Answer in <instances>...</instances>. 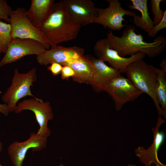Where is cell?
<instances>
[{
    "mask_svg": "<svg viewBox=\"0 0 166 166\" xmlns=\"http://www.w3.org/2000/svg\"><path fill=\"white\" fill-rule=\"evenodd\" d=\"M81 27L70 16L63 0H61L54 3L39 28L50 47L75 39Z\"/></svg>",
    "mask_w": 166,
    "mask_h": 166,
    "instance_id": "1",
    "label": "cell"
},
{
    "mask_svg": "<svg viewBox=\"0 0 166 166\" xmlns=\"http://www.w3.org/2000/svg\"><path fill=\"white\" fill-rule=\"evenodd\" d=\"M135 27L127 25L123 30L121 37L114 35L112 30L107 34V38L112 48L121 57L132 56L138 52H141L150 58L155 57L161 54L166 46V38L159 35L151 42H146L143 36L135 32Z\"/></svg>",
    "mask_w": 166,
    "mask_h": 166,
    "instance_id": "2",
    "label": "cell"
},
{
    "mask_svg": "<svg viewBox=\"0 0 166 166\" xmlns=\"http://www.w3.org/2000/svg\"><path fill=\"white\" fill-rule=\"evenodd\" d=\"M124 73L138 89L143 93H146L152 99L159 116H163V110L156 96L158 77L156 68L148 64L143 59L130 64Z\"/></svg>",
    "mask_w": 166,
    "mask_h": 166,
    "instance_id": "3",
    "label": "cell"
},
{
    "mask_svg": "<svg viewBox=\"0 0 166 166\" xmlns=\"http://www.w3.org/2000/svg\"><path fill=\"white\" fill-rule=\"evenodd\" d=\"M36 79V69L35 67L24 73H20L17 68L15 69L11 85L2 97L9 113L14 111L17 103L21 99L26 96L35 97L31 93L30 87Z\"/></svg>",
    "mask_w": 166,
    "mask_h": 166,
    "instance_id": "4",
    "label": "cell"
},
{
    "mask_svg": "<svg viewBox=\"0 0 166 166\" xmlns=\"http://www.w3.org/2000/svg\"><path fill=\"white\" fill-rule=\"evenodd\" d=\"M26 10L23 7L13 10L10 16L12 39H30L37 41L48 50L50 48L39 29L34 26L28 18Z\"/></svg>",
    "mask_w": 166,
    "mask_h": 166,
    "instance_id": "5",
    "label": "cell"
},
{
    "mask_svg": "<svg viewBox=\"0 0 166 166\" xmlns=\"http://www.w3.org/2000/svg\"><path fill=\"white\" fill-rule=\"evenodd\" d=\"M93 50L97 58L104 62H108L111 67L121 73H124L130 64L143 59L146 55L143 53L138 52L128 57H121L112 48L107 38H101L96 41Z\"/></svg>",
    "mask_w": 166,
    "mask_h": 166,
    "instance_id": "6",
    "label": "cell"
},
{
    "mask_svg": "<svg viewBox=\"0 0 166 166\" xmlns=\"http://www.w3.org/2000/svg\"><path fill=\"white\" fill-rule=\"evenodd\" d=\"M29 110L34 114L36 120L40 128L37 133L41 136L47 138L50 135L51 131L48 127L47 123L52 120L53 115L50 103L36 97L25 99L18 103L14 111L19 113L22 111Z\"/></svg>",
    "mask_w": 166,
    "mask_h": 166,
    "instance_id": "7",
    "label": "cell"
},
{
    "mask_svg": "<svg viewBox=\"0 0 166 166\" xmlns=\"http://www.w3.org/2000/svg\"><path fill=\"white\" fill-rule=\"evenodd\" d=\"M104 91L112 97L115 109L118 111L121 109L124 104L134 101L143 93L128 78L122 75L110 80L105 86Z\"/></svg>",
    "mask_w": 166,
    "mask_h": 166,
    "instance_id": "8",
    "label": "cell"
},
{
    "mask_svg": "<svg viewBox=\"0 0 166 166\" xmlns=\"http://www.w3.org/2000/svg\"><path fill=\"white\" fill-rule=\"evenodd\" d=\"M39 42L30 39H12L0 61V68L29 55L41 54L46 50Z\"/></svg>",
    "mask_w": 166,
    "mask_h": 166,
    "instance_id": "9",
    "label": "cell"
},
{
    "mask_svg": "<svg viewBox=\"0 0 166 166\" xmlns=\"http://www.w3.org/2000/svg\"><path fill=\"white\" fill-rule=\"evenodd\" d=\"M108 6L105 8H97L98 15L94 23L108 28L111 30L120 31L127 25L123 24L126 21L124 15L133 17L136 14L134 12L123 9L118 0H108Z\"/></svg>",
    "mask_w": 166,
    "mask_h": 166,
    "instance_id": "10",
    "label": "cell"
},
{
    "mask_svg": "<svg viewBox=\"0 0 166 166\" xmlns=\"http://www.w3.org/2000/svg\"><path fill=\"white\" fill-rule=\"evenodd\" d=\"M47 140V138L32 132L27 140L11 143L8 147V153L13 165L22 166L28 151L31 149L33 151H41L46 147Z\"/></svg>",
    "mask_w": 166,
    "mask_h": 166,
    "instance_id": "11",
    "label": "cell"
},
{
    "mask_svg": "<svg viewBox=\"0 0 166 166\" xmlns=\"http://www.w3.org/2000/svg\"><path fill=\"white\" fill-rule=\"evenodd\" d=\"M165 122L163 118L159 116L156 126L152 129L154 139L151 146L146 149H145L143 146H139L135 149L136 156L139 157L141 162L145 166H151L152 163L154 164L156 166H166L160 161L158 157V150L165 138L164 132L159 131V128L161 125Z\"/></svg>",
    "mask_w": 166,
    "mask_h": 166,
    "instance_id": "12",
    "label": "cell"
},
{
    "mask_svg": "<svg viewBox=\"0 0 166 166\" xmlns=\"http://www.w3.org/2000/svg\"><path fill=\"white\" fill-rule=\"evenodd\" d=\"M50 48L43 53L37 55L36 60L40 65L46 66L56 62L62 65L70 60L84 56V49L77 46L65 47L56 45Z\"/></svg>",
    "mask_w": 166,
    "mask_h": 166,
    "instance_id": "13",
    "label": "cell"
},
{
    "mask_svg": "<svg viewBox=\"0 0 166 166\" xmlns=\"http://www.w3.org/2000/svg\"><path fill=\"white\" fill-rule=\"evenodd\" d=\"M71 17L81 26L93 23L97 8L89 0H63Z\"/></svg>",
    "mask_w": 166,
    "mask_h": 166,
    "instance_id": "14",
    "label": "cell"
},
{
    "mask_svg": "<svg viewBox=\"0 0 166 166\" xmlns=\"http://www.w3.org/2000/svg\"><path fill=\"white\" fill-rule=\"evenodd\" d=\"M88 57L91 62L93 68V73L90 84L96 91H104L105 86L110 80L121 75L119 71L108 66L99 59L93 57Z\"/></svg>",
    "mask_w": 166,
    "mask_h": 166,
    "instance_id": "15",
    "label": "cell"
},
{
    "mask_svg": "<svg viewBox=\"0 0 166 166\" xmlns=\"http://www.w3.org/2000/svg\"><path fill=\"white\" fill-rule=\"evenodd\" d=\"M73 69L75 75L73 80L79 83L90 84L93 73L92 64L88 57L85 56L73 59L64 64Z\"/></svg>",
    "mask_w": 166,
    "mask_h": 166,
    "instance_id": "16",
    "label": "cell"
},
{
    "mask_svg": "<svg viewBox=\"0 0 166 166\" xmlns=\"http://www.w3.org/2000/svg\"><path fill=\"white\" fill-rule=\"evenodd\" d=\"M55 3L53 0H32L26 16L32 24L39 28L46 18Z\"/></svg>",
    "mask_w": 166,
    "mask_h": 166,
    "instance_id": "17",
    "label": "cell"
},
{
    "mask_svg": "<svg viewBox=\"0 0 166 166\" xmlns=\"http://www.w3.org/2000/svg\"><path fill=\"white\" fill-rule=\"evenodd\" d=\"M132 4L128 7L131 10H136L141 13L140 16L136 14L132 17L134 25L148 33L154 25L148 12L147 0H131Z\"/></svg>",
    "mask_w": 166,
    "mask_h": 166,
    "instance_id": "18",
    "label": "cell"
},
{
    "mask_svg": "<svg viewBox=\"0 0 166 166\" xmlns=\"http://www.w3.org/2000/svg\"><path fill=\"white\" fill-rule=\"evenodd\" d=\"M158 74L156 96L163 110V117L166 119V71L156 68Z\"/></svg>",
    "mask_w": 166,
    "mask_h": 166,
    "instance_id": "19",
    "label": "cell"
},
{
    "mask_svg": "<svg viewBox=\"0 0 166 166\" xmlns=\"http://www.w3.org/2000/svg\"><path fill=\"white\" fill-rule=\"evenodd\" d=\"M12 39L10 24L0 21V52L5 53Z\"/></svg>",
    "mask_w": 166,
    "mask_h": 166,
    "instance_id": "20",
    "label": "cell"
},
{
    "mask_svg": "<svg viewBox=\"0 0 166 166\" xmlns=\"http://www.w3.org/2000/svg\"><path fill=\"white\" fill-rule=\"evenodd\" d=\"M163 0H151L150 3L151 11L154 16L153 21L154 25L158 24L162 19L164 14V11L161 9L160 5L163 2Z\"/></svg>",
    "mask_w": 166,
    "mask_h": 166,
    "instance_id": "21",
    "label": "cell"
},
{
    "mask_svg": "<svg viewBox=\"0 0 166 166\" xmlns=\"http://www.w3.org/2000/svg\"><path fill=\"white\" fill-rule=\"evenodd\" d=\"M12 10L6 1L0 0V19L10 23V16Z\"/></svg>",
    "mask_w": 166,
    "mask_h": 166,
    "instance_id": "22",
    "label": "cell"
},
{
    "mask_svg": "<svg viewBox=\"0 0 166 166\" xmlns=\"http://www.w3.org/2000/svg\"><path fill=\"white\" fill-rule=\"evenodd\" d=\"M166 28V10L164 11L163 17L160 22L157 24L154 25L148 32V36L154 37L161 30Z\"/></svg>",
    "mask_w": 166,
    "mask_h": 166,
    "instance_id": "23",
    "label": "cell"
},
{
    "mask_svg": "<svg viewBox=\"0 0 166 166\" xmlns=\"http://www.w3.org/2000/svg\"><path fill=\"white\" fill-rule=\"evenodd\" d=\"M61 73V77L63 80H68L70 77H72L75 75L73 70L68 65L63 66Z\"/></svg>",
    "mask_w": 166,
    "mask_h": 166,
    "instance_id": "24",
    "label": "cell"
},
{
    "mask_svg": "<svg viewBox=\"0 0 166 166\" xmlns=\"http://www.w3.org/2000/svg\"><path fill=\"white\" fill-rule=\"evenodd\" d=\"M62 67L63 66L60 64L53 62L50 64L47 69L53 75L56 76L61 73Z\"/></svg>",
    "mask_w": 166,
    "mask_h": 166,
    "instance_id": "25",
    "label": "cell"
},
{
    "mask_svg": "<svg viewBox=\"0 0 166 166\" xmlns=\"http://www.w3.org/2000/svg\"><path fill=\"white\" fill-rule=\"evenodd\" d=\"M9 113L8 107L6 104H0V113L6 116Z\"/></svg>",
    "mask_w": 166,
    "mask_h": 166,
    "instance_id": "26",
    "label": "cell"
},
{
    "mask_svg": "<svg viewBox=\"0 0 166 166\" xmlns=\"http://www.w3.org/2000/svg\"><path fill=\"white\" fill-rule=\"evenodd\" d=\"M161 69L166 71V58H164L162 59L160 64Z\"/></svg>",
    "mask_w": 166,
    "mask_h": 166,
    "instance_id": "27",
    "label": "cell"
},
{
    "mask_svg": "<svg viewBox=\"0 0 166 166\" xmlns=\"http://www.w3.org/2000/svg\"><path fill=\"white\" fill-rule=\"evenodd\" d=\"M2 148V143L0 141V152L1 151ZM0 166H3L0 163Z\"/></svg>",
    "mask_w": 166,
    "mask_h": 166,
    "instance_id": "28",
    "label": "cell"
},
{
    "mask_svg": "<svg viewBox=\"0 0 166 166\" xmlns=\"http://www.w3.org/2000/svg\"><path fill=\"white\" fill-rule=\"evenodd\" d=\"M127 166H136V165L134 164H128Z\"/></svg>",
    "mask_w": 166,
    "mask_h": 166,
    "instance_id": "29",
    "label": "cell"
},
{
    "mask_svg": "<svg viewBox=\"0 0 166 166\" xmlns=\"http://www.w3.org/2000/svg\"><path fill=\"white\" fill-rule=\"evenodd\" d=\"M1 53V52H0V55Z\"/></svg>",
    "mask_w": 166,
    "mask_h": 166,
    "instance_id": "30",
    "label": "cell"
}]
</instances>
